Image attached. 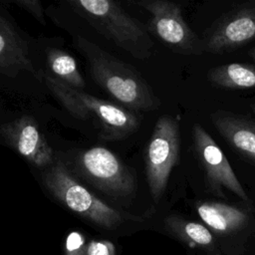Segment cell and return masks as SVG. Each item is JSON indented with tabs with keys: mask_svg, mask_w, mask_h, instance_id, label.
Here are the masks:
<instances>
[{
	"mask_svg": "<svg viewBox=\"0 0 255 255\" xmlns=\"http://www.w3.org/2000/svg\"><path fill=\"white\" fill-rule=\"evenodd\" d=\"M75 43L86 56L93 79L119 103L134 111L159 107L158 99L134 69L86 38L77 37Z\"/></svg>",
	"mask_w": 255,
	"mask_h": 255,
	"instance_id": "6da1fadb",
	"label": "cell"
},
{
	"mask_svg": "<svg viewBox=\"0 0 255 255\" xmlns=\"http://www.w3.org/2000/svg\"><path fill=\"white\" fill-rule=\"evenodd\" d=\"M72 8L100 34L137 59L150 56L153 46L145 28L111 0H71Z\"/></svg>",
	"mask_w": 255,
	"mask_h": 255,
	"instance_id": "7a4b0ae2",
	"label": "cell"
},
{
	"mask_svg": "<svg viewBox=\"0 0 255 255\" xmlns=\"http://www.w3.org/2000/svg\"><path fill=\"white\" fill-rule=\"evenodd\" d=\"M45 83L71 115L81 120L96 119L106 131L108 138L127 136L139 126L138 118L119 105L74 89L52 76H45Z\"/></svg>",
	"mask_w": 255,
	"mask_h": 255,
	"instance_id": "3957f363",
	"label": "cell"
},
{
	"mask_svg": "<svg viewBox=\"0 0 255 255\" xmlns=\"http://www.w3.org/2000/svg\"><path fill=\"white\" fill-rule=\"evenodd\" d=\"M49 191L65 206L105 228H115L123 221L122 214L104 203L80 184L61 161H55L43 175Z\"/></svg>",
	"mask_w": 255,
	"mask_h": 255,
	"instance_id": "277c9868",
	"label": "cell"
},
{
	"mask_svg": "<svg viewBox=\"0 0 255 255\" xmlns=\"http://www.w3.org/2000/svg\"><path fill=\"white\" fill-rule=\"evenodd\" d=\"M179 145L177 121L169 116L160 117L154 126L145 153L146 180L155 201L163 194L170 172L178 161Z\"/></svg>",
	"mask_w": 255,
	"mask_h": 255,
	"instance_id": "5b68a950",
	"label": "cell"
},
{
	"mask_svg": "<svg viewBox=\"0 0 255 255\" xmlns=\"http://www.w3.org/2000/svg\"><path fill=\"white\" fill-rule=\"evenodd\" d=\"M77 162L83 176L102 191L116 197L134 193L133 175L110 149L103 146L89 148L79 155Z\"/></svg>",
	"mask_w": 255,
	"mask_h": 255,
	"instance_id": "8992f818",
	"label": "cell"
},
{
	"mask_svg": "<svg viewBox=\"0 0 255 255\" xmlns=\"http://www.w3.org/2000/svg\"><path fill=\"white\" fill-rule=\"evenodd\" d=\"M137 5L151 15L149 29L172 51L182 55H201L203 44L183 19L180 7L166 0H142Z\"/></svg>",
	"mask_w": 255,
	"mask_h": 255,
	"instance_id": "52a82bcc",
	"label": "cell"
},
{
	"mask_svg": "<svg viewBox=\"0 0 255 255\" xmlns=\"http://www.w3.org/2000/svg\"><path fill=\"white\" fill-rule=\"evenodd\" d=\"M194 150L204 173L205 186L209 192L224 197L227 189L244 201L248 195L234 173L225 154L201 125L195 124L192 128Z\"/></svg>",
	"mask_w": 255,
	"mask_h": 255,
	"instance_id": "ba28073f",
	"label": "cell"
},
{
	"mask_svg": "<svg viewBox=\"0 0 255 255\" xmlns=\"http://www.w3.org/2000/svg\"><path fill=\"white\" fill-rule=\"evenodd\" d=\"M255 38V1L227 12L205 36L203 49L213 54L235 50Z\"/></svg>",
	"mask_w": 255,
	"mask_h": 255,
	"instance_id": "9c48e42d",
	"label": "cell"
},
{
	"mask_svg": "<svg viewBox=\"0 0 255 255\" xmlns=\"http://www.w3.org/2000/svg\"><path fill=\"white\" fill-rule=\"evenodd\" d=\"M0 135L32 164L45 167L53 162V149L33 118L23 116L2 125Z\"/></svg>",
	"mask_w": 255,
	"mask_h": 255,
	"instance_id": "30bf717a",
	"label": "cell"
},
{
	"mask_svg": "<svg viewBox=\"0 0 255 255\" xmlns=\"http://www.w3.org/2000/svg\"><path fill=\"white\" fill-rule=\"evenodd\" d=\"M211 122L228 144L255 164V123L244 117L216 113Z\"/></svg>",
	"mask_w": 255,
	"mask_h": 255,
	"instance_id": "8fae6325",
	"label": "cell"
},
{
	"mask_svg": "<svg viewBox=\"0 0 255 255\" xmlns=\"http://www.w3.org/2000/svg\"><path fill=\"white\" fill-rule=\"evenodd\" d=\"M22 70L36 75L27 42L0 16V73L14 77Z\"/></svg>",
	"mask_w": 255,
	"mask_h": 255,
	"instance_id": "7c38bea8",
	"label": "cell"
},
{
	"mask_svg": "<svg viewBox=\"0 0 255 255\" xmlns=\"http://www.w3.org/2000/svg\"><path fill=\"white\" fill-rule=\"evenodd\" d=\"M196 210L207 226L221 234L238 230L248 218L246 213L239 208L221 202H200L196 206Z\"/></svg>",
	"mask_w": 255,
	"mask_h": 255,
	"instance_id": "4fadbf2b",
	"label": "cell"
},
{
	"mask_svg": "<svg viewBox=\"0 0 255 255\" xmlns=\"http://www.w3.org/2000/svg\"><path fill=\"white\" fill-rule=\"evenodd\" d=\"M208 80L224 89L255 88V67L245 63H229L213 68L208 72Z\"/></svg>",
	"mask_w": 255,
	"mask_h": 255,
	"instance_id": "5bb4252c",
	"label": "cell"
},
{
	"mask_svg": "<svg viewBox=\"0 0 255 255\" xmlns=\"http://www.w3.org/2000/svg\"><path fill=\"white\" fill-rule=\"evenodd\" d=\"M47 62L50 70L56 76L55 78L59 81L77 90L86 86L78 70L77 62L70 54L58 49H51L48 51Z\"/></svg>",
	"mask_w": 255,
	"mask_h": 255,
	"instance_id": "9a60e30c",
	"label": "cell"
},
{
	"mask_svg": "<svg viewBox=\"0 0 255 255\" xmlns=\"http://www.w3.org/2000/svg\"><path fill=\"white\" fill-rule=\"evenodd\" d=\"M168 228L190 244L208 246L212 243L211 232L202 224L186 221L176 216H169L165 220Z\"/></svg>",
	"mask_w": 255,
	"mask_h": 255,
	"instance_id": "2e32d148",
	"label": "cell"
},
{
	"mask_svg": "<svg viewBox=\"0 0 255 255\" xmlns=\"http://www.w3.org/2000/svg\"><path fill=\"white\" fill-rule=\"evenodd\" d=\"M66 255H86L87 246L85 237L79 232H72L68 235L65 243Z\"/></svg>",
	"mask_w": 255,
	"mask_h": 255,
	"instance_id": "e0dca14e",
	"label": "cell"
},
{
	"mask_svg": "<svg viewBox=\"0 0 255 255\" xmlns=\"http://www.w3.org/2000/svg\"><path fill=\"white\" fill-rule=\"evenodd\" d=\"M86 255H116V250L111 241L92 240L87 246Z\"/></svg>",
	"mask_w": 255,
	"mask_h": 255,
	"instance_id": "ac0fdd59",
	"label": "cell"
},
{
	"mask_svg": "<svg viewBox=\"0 0 255 255\" xmlns=\"http://www.w3.org/2000/svg\"><path fill=\"white\" fill-rule=\"evenodd\" d=\"M14 3L20 8L29 12L33 17H35L40 23L46 24L44 10L42 4L38 0H16Z\"/></svg>",
	"mask_w": 255,
	"mask_h": 255,
	"instance_id": "d6986e66",
	"label": "cell"
},
{
	"mask_svg": "<svg viewBox=\"0 0 255 255\" xmlns=\"http://www.w3.org/2000/svg\"><path fill=\"white\" fill-rule=\"evenodd\" d=\"M250 56H251V58L254 60V62H255V47L254 48H252V50L250 51Z\"/></svg>",
	"mask_w": 255,
	"mask_h": 255,
	"instance_id": "ffe728a7",
	"label": "cell"
},
{
	"mask_svg": "<svg viewBox=\"0 0 255 255\" xmlns=\"http://www.w3.org/2000/svg\"><path fill=\"white\" fill-rule=\"evenodd\" d=\"M250 108H251V110H252V112L255 114V104H252L251 106H250Z\"/></svg>",
	"mask_w": 255,
	"mask_h": 255,
	"instance_id": "44dd1931",
	"label": "cell"
}]
</instances>
